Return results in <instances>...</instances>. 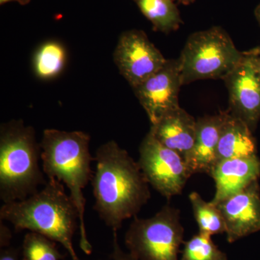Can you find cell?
Listing matches in <instances>:
<instances>
[{
  "label": "cell",
  "mask_w": 260,
  "mask_h": 260,
  "mask_svg": "<svg viewBox=\"0 0 260 260\" xmlns=\"http://www.w3.org/2000/svg\"><path fill=\"white\" fill-rule=\"evenodd\" d=\"M91 184L98 215L113 232L127 219L137 216L150 200L148 181L126 150L114 140L97 149Z\"/></svg>",
  "instance_id": "1"
},
{
  "label": "cell",
  "mask_w": 260,
  "mask_h": 260,
  "mask_svg": "<svg viewBox=\"0 0 260 260\" xmlns=\"http://www.w3.org/2000/svg\"><path fill=\"white\" fill-rule=\"evenodd\" d=\"M0 220L10 222L17 232H36L59 243L72 260H80L73 246V237L79 229V213L64 184L48 179L41 190L20 201L4 203Z\"/></svg>",
  "instance_id": "2"
},
{
  "label": "cell",
  "mask_w": 260,
  "mask_h": 260,
  "mask_svg": "<svg viewBox=\"0 0 260 260\" xmlns=\"http://www.w3.org/2000/svg\"><path fill=\"white\" fill-rule=\"evenodd\" d=\"M90 142V135L84 132L47 129L40 143L43 172L48 179H56L67 186L78 210L80 246L86 254L93 249L87 237L83 194L93 176Z\"/></svg>",
  "instance_id": "3"
},
{
  "label": "cell",
  "mask_w": 260,
  "mask_h": 260,
  "mask_svg": "<svg viewBox=\"0 0 260 260\" xmlns=\"http://www.w3.org/2000/svg\"><path fill=\"white\" fill-rule=\"evenodd\" d=\"M42 148L31 126L13 120L0 128V198L4 203L31 196L48 180L41 169Z\"/></svg>",
  "instance_id": "4"
},
{
  "label": "cell",
  "mask_w": 260,
  "mask_h": 260,
  "mask_svg": "<svg viewBox=\"0 0 260 260\" xmlns=\"http://www.w3.org/2000/svg\"><path fill=\"white\" fill-rule=\"evenodd\" d=\"M243 52L224 29L212 27L191 34L179 58L182 85L205 79H223L240 61Z\"/></svg>",
  "instance_id": "5"
},
{
  "label": "cell",
  "mask_w": 260,
  "mask_h": 260,
  "mask_svg": "<svg viewBox=\"0 0 260 260\" xmlns=\"http://www.w3.org/2000/svg\"><path fill=\"white\" fill-rule=\"evenodd\" d=\"M184 234L180 212L167 205L151 218L134 217L124 242L138 260H179Z\"/></svg>",
  "instance_id": "6"
},
{
  "label": "cell",
  "mask_w": 260,
  "mask_h": 260,
  "mask_svg": "<svg viewBox=\"0 0 260 260\" xmlns=\"http://www.w3.org/2000/svg\"><path fill=\"white\" fill-rule=\"evenodd\" d=\"M138 164L149 184L168 200L181 194L191 175L181 155L162 145L150 131L140 145Z\"/></svg>",
  "instance_id": "7"
},
{
  "label": "cell",
  "mask_w": 260,
  "mask_h": 260,
  "mask_svg": "<svg viewBox=\"0 0 260 260\" xmlns=\"http://www.w3.org/2000/svg\"><path fill=\"white\" fill-rule=\"evenodd\" d=\"M232 115L242 119L253 131L260 118V66L255 55L244 51L240 61L223 79Z\"/></svg>",
  "instance_id": "8"
},
{
  "label": "cell",
  "mask_w": 260,
  "mask_h": 260,
  "mask_svg": "<svg viewBox=\"0 0 260 260\" xmlns=\"http://www.w3.org/2000/svg\"><path fill=\"white\" fill-rule=\"evenodd\" d=\"M113 56L119 73L133 88L161 69L167 61L146 34L135 29L121 34Z\"/></svg>",
  "instance_id": "9"
},
{
  "label": "cell",
  "mask_w": 260,
  "mask_h": 260,
  "mask_svg": "<svg viewBox=\"0 0 260 260\" xmlns=\"http://www.w3.org/2000/svg\"><path fill=\"white\" fill-rule=\"evenodd\" d=\"M183 86L179 59H167L161 69L133 88L151 124L180 108L179 93Z\"/></svg>",
  "instance_id": "10"
},
{
  "label": "cell",
  "mask_w": 260,
  "mask_h": 260,
  "mask_svg": "<svg viewBox=\"0 0 260 260\" xmlns=\"http://www.w3.org/2000/svg\"><path fill=\"white\" fill-rule=\"evenodd\" d=\"M223 215L228 242L234 243L260 231L258 181L216 205Z\"/></svg>",
  "instance_id": "11"
},
{
  "label": "cell",
  "mask_w": 260,
  "mask_h": 260,
  "mask_svg": "<svg viewBox=\"0 0 260 260\" xmlns=\"http://www.w3.org/2000/svg\"><path fill=\"white\" fill-rule=\"evenodd\" d=\"M210 175L215 183V194L211 202L217 205L257 180L260 160L256 155L225 159L216 162Z\"/></svg>",
  "instance_id": "12"
},
{
  "label": "cell",
  "mask_w": 260,
  "mask_h": 260,
  "mask_svg": "<svg viewBox=\"0 0 260 260\" xmlns=\"http://www.w3.org/2000/svg\"><path fill=\"white\" fill-rule=\"evenodd\" d=\"M197 120L181 108L169 113L150 131L164 146L177 152L188 164L196 139Z\"/></svg>",
  "instance_id": "13"
},
{
  "label": "cell",
  "mask_w": 260,
  "mask_h": 260,
  "mask_svg": "<svg viewBox=\"0 0 260 260\" xmlns=\"http://www.w3.org/2000/svg\"><path fill=\"white\" fill-rule=\"evenodd\" d=\"M226 114L221 112L197 120L194 147L187 164L191 175L198 173L210 174L216 164L217 149Z\"/></svg>",
  "instance_id": "14"
},
{
  "label": "cell",
  "mask_w": 260,
  "mask_h": 260,
  "mask_svg": "<svg viewBox=\"0 0 260 260\" xmlns=\"http://www.w3.org/2000/svg\"><path fill=\"white\" fill-rule=\"evenodd\" d=\"M226 112L217 149V162L256 155V142L250 128L242 119Z\"/></svg>",
  "instance_id": "15"
},
{
  "label": "cell",
  "mask_w": 260,
  "mask_h": 260,
  "mask_svg": "<svg viewBox=\"0 0 260 260\" xmlns=\"http://www.w3.org/2000/svg\"><path fill=\"white\" fill-rule=\"evenodd\" d=\"M153 25V30L169 34L183 23L174 0H133Z\"/></svg>",
  "instance_id": "16"
},
{
  "label": "cell",
  "mask_w": 260,
  "mask_h": 260,
  "mask_svg": "<svg viewBox=\"0 0 260 260\" xmlns=\"http://www.w3.org/2000/svg\"><path fill=\"white\" fill-rule=\"evenodd\" d=\"M66 59V50L62 44L56 41L45 42L34 55V72L40 79H53L64 69Z\"/></svg>",
  "instance_id": "17"
},
{
  "label": "cell",
  "mask_w": 260,
  "mask_h": 260,
  "mask_svg": "<svg viewBox=\"0 0 260 260\" xmlns=\"http://www.w3.org/2000/svg\"><path fill=\"white\" fill-rule=\"evenodd\" d=\"M189 199L200 234L212 237L225 233V221L216 205L205 201L197 192L191 193Z\"/></svg>",
  "instance_id": "18"
},
{
  "label": "cell",
  "mask_w": 260,
  "mask_h": 260,
  "mask_svg": "<svg viewBox=\"0 0 260 260\" xmlns=\"http://www.w3.org/2000/svg\"><path fill=\"white\" fill-rule=\"evenodd\" d=\"M56 242L42 234L29 232L24 237L22 260H61Z\"/></svg>",
  "instance_id": "19"
},
{
  "label": "cell",
  "mask_w": 260,
  "mask_h": 260,
  "mask_svg": "<svg viewBox=\"0 0 260 260\" xmlns=\"http://www.w3.org/2000/svg\"><path fill=\"white\" fill-rule=\"evenodd\" d=\"M180 260H229L211 237L198 234L184 242Z\"/></svg>",
  "instance_id": "20"
},
{
  "label": "cell",
  "mask_w": 260,
  "mask_h": 260,
  "mask_svg": "<svg viewBox=\"0 0 260 260\" xmlns=\"http://www.w3.org/2000/svg\"><path fill=\"white\" fill-rule=\"evenodd\" d=\"M110 260H138L130 253L124 252L121 250L118 242L117 234L114 232V242H113V252L110 255Z\"/></svg>",
  "instance_id": "21"
},
{
  "label": "cell",
  "mask_w": 260,
  "mask_h": 260,
  "mask_svg": "<svg viewBox=\"0 0 260 260\" xmlns=\"http://www.w3.org/2000/svg\"><path fill=\"white\" fill-rule=\"evenodd\" d=\"M0 260H22V259H20L18 249L8 246L1 247Z\"/></svg>",
  "instance_id": "22"
},
{
  "label": "cell",
  "mask_w": 260,
  "mask_h": 260,
  "mask_svg": "<svg viewBox=\"0 0 260 260\" xmlns=\"http://www.w3.org/2000/svg\"><path fill=\"white\" fill-rule=\"evenodd\" d=\"M12 234L9 228L6 226L3 221L0 220V246L5 247L10 245Z\"/></svg>",
  "instance_id": "23"
},
{
  "label": "cell",
  "mask_w": 260,
  "mask_h": 260,
  "mask_svg": "<svg viewBox=\"0 0 260 260\" xmlns=\"http://www.w3.org/2000/svg\"><path fill=\"white\" fill-rule=\"evenodd\" d=\"M30 1L31 0H0V5H3L8 3H11V2H16L20 5H26L29 4Z\"/></svg>",
  "instance_id": "24"
},
{
  "label": "cell",
  "mask_w": 260,
  "mask_h": 260,
  "mask_svg": "<svg viewBox=\"0 0 260 260\" xmlns=\"http://www.w3.org/2000/svg\"><path fill=\"white\" fill-rule=\"evenodd\" d=\"M246 52L249 53L251 54H254V55L260 56V46L251 49V50L247 51Z\"/></svg>",
  "instance_id": "25"
},
{
  "label": "cell",
  "mask_w": 260,
  "mask_h": 260,
  "mask_svg": "<svg viewBox=\"0 0 260 260\" xmlns=\"http://www.w3.org/2000/svg\"><path fill=\"white\" fill-rule=\"evenodd\" d=\"M254 13H255L256 20H257L258 23H259L260 25V4L256 7Z\"/></svg>",
  "instance_id": "26"
},
{
  "label": "cell",
  "mask_w": 260,
  "mask_h": 260,
  "mask_svg": "<svg viewBox=\"0 0 260 260\" xmlns=\"http://www.w3.org/2000/svg\"><path fill=\"white\" fill-rule=\"evenodd\" d=\"M181 3L185 5H189L194 3V0H179Z\"/></svg>",
  "instance_id": "27"
},
{
  "label": "cell",
  "mask_w": 260,
  "mask_h": 260,
  "mask_svg": "<svg viewBox=\"0 0 260 260\" xmlns=\"http://www.w3.org/2000/svg\"><path fill=\"white\" fill-rule=\"evenodd\" d=\"M253 55H254V54H253ZM256 56V57H257L258 61H259V66H260V56Z\"/></svg>",
  "instance_id": "28"
}]
</instances>
